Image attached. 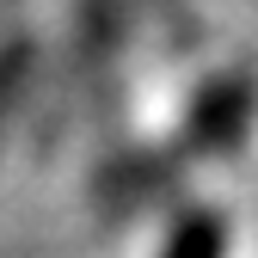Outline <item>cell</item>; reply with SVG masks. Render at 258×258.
Here are the masks:
<instances>
[{"instance_id":"2","label":"cell","mask_w":258,"mask_h":258,"mask_svg":"<svg viewBox=\"0 0 258 258\" xmlns=\"http://www.w3.org/2000/svg\"><path fill=\"white\" fill-rule=\"evenodd\" d=\"M166 258H221V221L209 209L178 215L172 234H166Z\"/></svg>"},{"instance_id":"3","label":"cell","mask_w":258,"mask_h":258,"mask_svg":"<svg viewBox=\"0 0 258 258\" xmlns=\"http://www.w3.org/2000/svg\"><path fill=\"white\" fill-rule=\"evenodd\" d=\"M25 74H31V43H25V37H7V43H0V123H7Z\"/></svg>"},{"instance_id":"1","label":"cell","mask_w":258,"mask_h":258,"mask_svg":"<svg viewBox=\"0 0 258 258\" xmlns=\"http://www.w3.org/2000/svg\"><path fill=\"white\" fill-rule=\"evenodd\" d=\"M246 123H252V80L246 74H215L197 105H190V142L203 154H228L246 142Z\"/></svg>"}]
</instances>
